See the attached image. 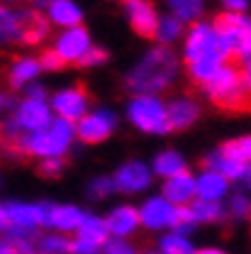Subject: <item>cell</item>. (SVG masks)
<instances>
[{
    "mask_svg": "<svg viewBox=\"0 0 251 254\" xmlns=\"http://www.w3.org/2000/svg\"><path fill=\"white\" fill-rule=\"evenodd\" d=\"M2 5H12V7H17V5H22V2H30V0H0Z\"/></svg>",
    "mask_w": 251,
    "mask_h": 254,
    "instance_id": "cell-44",
    "label": "cell"
},
{
    "mask_svg": "<svg viewBox=\"0 0 251 254\" xmlns=\"http://www.w3.org/2000/svg\"><path fill=\"white\" fill-rule=\"evenodd\" d=\"M49 2H51V0H30V7L37 10V12H44V10L49 7Z\"/></svg>",
    "mask_w": 251,
    "mask_h": 254,
    "instance_id": "cell-43",
    "label": "cell"
},
{
    "mask_svg": "<svg viewBox=\"0 0 251 254\" xmlns=\"http://www.w3.org/2000/svg\"><path fill=\"white\" fill-rule=\"evenodd\" d=\"M51 108L47 105V100H32L25 98L17 110L15 118L7 123V137H20V134H32L39 129H47L51 125Z\"/></svg>",
    "mask_w": 251,
    "mask_h": 254,
    "instance_id": "cell-7",
    "label": "cell"
},
{
    "mask_svg": "<svg viewBox=\"0 0 251 254\" xmlns=\"http://www.w3.org/2000/svg\"><path fill=\"white\" fill-rule=\"evenodd\" d=\"M166 115H168L171 129H183V127H190L200 118V108L190 98H178L171 105H166Z\"/></svg>",
    "mask_w": 251,
    "mask_h": 254,
    "instance_id": "cell-22",
    "label": "cell"
},
{
    "mask_svg": "<svg viewBox=\"0 0 251 254\" xmlns=\"http://www.w3.org/2000/svg\"><path fill=\"white\" fill-rule=\"evenodd\" d=\"M183 171H186V159L181 157L178 152H173V149H166V152H161L154 159V174L156 176L171 179V176L183 174Z\"/></svg>",
    "mask_w": 251,
    "mask_h": 254,
    "instance_id": "cell-28",
    "label": "cell"
},
{
    "mask_svg": "<svg viewBox=\"0 0 251 254\" xmlns=\"http://www.w3.org/2000/svg\"><path fill=\"white\" fill-rule=\"evenodd\" d=\"M83 210H78L76 205H44V227H56L61 232L68 230H78V225L83 220Z\"/></svg>",
    "mask_w": 251,
    "mask_h": 254,
    "instance_id": "cell-16",
    "label": "cell"
},
{
    "mask_svg": "<svg viewBox=\"0 0 251 254\" xmlns=\"http://www.w3.org/2000/svg\"><path fill=\"white\" fill-rule=\"evenodd\" d=\"M88 93L83 86H71V88H63L51 98V110L61 118V120H81L86 113H88Z\"/></svg>",
    "mask_w": 251,
    "mask_h": 254,
    "instance_id": "cell-12",
    "label": "cell"
},
{
    "mask_svg": "<svg viewBox=\"0 0 251 254\" xmlns=\"http://www.w3.org/2000/svg\"><path fill=\"white\" fill-rule=\"evenodd\" d=\"M122 12H125L129 27L144 39H154L158 22V10L151 0H122Z\"/></svg>",
    "mask_w": 251,
    "mask_h": 254,
    "instance_id": "cell-10",
    "label": "cell"
},
{
    "mask_svg": "<svg viewBox=\"0 0 251 254\" xmlns=\"http://www.w3.org/2000/svg\"><path fill=\"white\" fill-rule=\"evenodd\" d=\"M202 88H205L207 98L224 110H247V108H251V98L244 88L239 66H234L232 62L224 64Z\"/></svg>",
    "mask_w": 251,
    "mask_h": 254,
    "instance_id": "cell-3",
    "label": "cell"
},
{
    "mask_svg": "<svg viewBox=\"0 0 251 254\" xmlns=\"http://www.w3.org/2000/svg\"><path fill=\"white\" fill-rule=\"evenodd\" d=\"M7 210V220L10 227L15 230H34L39 225H44V203L39 205H25V203H10Z\"/></svg>",
    "mask_w": 251,
    "mask_h": 254,
    "instance_id": "cell-19",
    "label": "cell"
},
{
    "mask_svg": "<svg viewBox=\"0 0 251 254\" xmlns=\"http://www.w3.org/2000/svg\"><path fill=\"white\" fill-rule=\"evenodd\" d=\"M224 59H200V62H190L188 64V76L193 83H200V86H205L217 71H220L222 66H224Z\"/></svg>",
    "mask_w": 251,
    "mask_h": 254,
    "instance_id": "cell-29",
    "label": "cell"
},
{
    "mask_svg": "<svg viewBox=\"0 0 251 254\" xmlns=\"http://www.w3.org/2000/svg\"><path fill=\"white\" fill-rule=\"evenodd\" d=\"M51 34V25L44 17V12H37L32 7H25V32H22V44L37 47L44 44V39Z\"/></svg>",
    "mask_w": 251,
    "mask_h": 254,
    "instance_id": "cell-21",
    "label": "cell"
},
{
    "mask_svg": "<svg viewBox=\"0 0 251 254\" xmlns=\"http://www.w3.org/2000/svg\"><path fill=\"white\" fill-rule=\"evenodd\" d=\"M107 49H102V47H91L81 59H78V66H83V68H93V66H100V64H105L107 62Z\"/></svg>",
    "mask_w": 251,
    "mask_h": 254,
    "instance_id": "cell-33",
    "label": "cell"
},
{
    "mask_svg": "<svg viewBox=\"0 0 251 254\" xmlns=\"http://www.w3.org/2000/svg\"><path fill=\"white\" fill-rule=\"evenodd\" d=\"M183 59H186V64L200 62V59H224V62H229L212 20H198V22L186 27V34H183Z\"/></svg>",
    "mask_w": 251,
    "mask_h": 254,
    "instance_id": "cell-5",
    "label": "cell"
},
{
    "mask_svg": "<svg viewBox=\"0 0 251 254\" xmlns=\"http://www.w3.org/2000/svg\"><path fill=\"white\" fill-rule=\"evenodd\" d=\"M224 159H232V161H239V164H251V134L247 137H239V139H229L220 152Z\"/></svg>",
    "mask_w": 251,
    "mask_h": 254,
    "instance_id": "cell-30",
    "label": "cell"
},
{
    "mask_svg": "<svg viewBox=\"0 0 251 254\" xmlns=\"http://www.w3.org/2000/svg\"><path fill=\"white\" fill-rule=\"evenodd\" d=\"M244 181H247V186L251 189V166H247V171H244Z\"/></svg>",
    "mask_w": 251,
    "mask_h": 254,
    "instance_id": "cell-46",
    "label": "cell"
},
{
    "mask_svg": "<svg viewBox=\"0 0 251 254\" xmlns=\"http://www.w3.org/2000/svg\"><path fill=\"white\" fill-rule=\"evenodd\" d=\"M105 254H137V250L125 240H107L105 242Z\"/></svg>",
    "mask_w": 251,
    "mask_h": 254,
    "instance_id": "cell-37",
    "label": "cell"
},
{
    "mask_svg": "<svg viewBox=\"0 0 251 254\" xmlns=\"http://www.w3.org/2000/svg\"><path fill=\"white\" fill-rule=\"evenodd\" d=\"M127 118L129 123L149 134H166L171 132L168 125V115H166V105L158 100L156 95H137L129 108H127Z\"/></svg>",
    "mask_w": 251,
    "mask_h": 254,
    "instance_id": "cell-6",
    "label": "cell"
},
{
    "mask_svg": "<svg viewBox=\"0 0 251 254\" xmlns=\"http://www.w3.org/2000/svg\"><path fill=\"white\" fill-rule=\"evenodd\" d=\"M34 250L37 254H68V240H63L59 235H47L37 240Z\"/></svg>",
    "mask_w": 251,
    "mask_h": 254,
    "instance_id": "cell-32",
    "label": "cell"
},
{
    "mask_svg": "<svg viewBox=\"0 0 251 254\" xmlns=\"http://www.w3.org/2000/svg\"><path fill=\"white\" fill-rule=\"evenodd\" d=\"M44 17L49 20L51 27L59 30H68V27H78L83 25V5L78 0H51L49 7L44 10Z\"/></svg>",
    "mask_w": 251,
    "mask_h": 254,
    "instance_id": "cell-14",
    "label": "cell"
},
{
    "mask_svg": "<svg viewBox=\"0 0 251 254\" xmlns=\"http://www.w3.org/2000/svg\"><path fill=\"white\" fill-rule=\"evenodd\" d=\"M212 25L217 27L227 59L242 62L251 54V15L249 12H220Z\"/></svg>",
    "mask_w": 251,
    "mask_h": 254,
    "instance_id": "cell-4",
    "label": "cell"
},
{
    "mask_svg": "<svg viewBox=\"0 0 251 254\" xmlns=\"http://www.w3.org/2000/svg\"><path fill=\"white\" fill-rule=\"evenodd\" d=\"M10 230V220H7V210L5 205H0V232H7Z\"/></svg>",
    "mask_w": 251,
    "mask_h": 254,
    "instance_id": "cell-42",
    "label": "cell"
},
{
    "mask_svg": "<svg viewBox=\"0 0 251 254\" xmlns=\"http://www.w3.org/2000/svg\"><path fill=\"white\" fill-rule=\"evenodd\" d=\"M100 247H95L91 242H83V240H73L68 242V254H98Z\"/></svg>",
    "mask_w": 251,
    "mask_h": 254,
    "instance_id": "cell-40",
    "label": "cell"
},
{
    "mask_svg": "<svg viewBox=\"0 0 251 254\" xmlns=\"http://www.w3.org/2000/svg\"><path fill=\"white\" fill-rule=\"evenodd\" d=\"M220 5H222V12L239 15V12H249L251 0H220Z\"/></svg>",
    "mask_w": 251,
    "mask_h": 254,
    "instance_id": "cell-39",
    "label": "cell"
},
{
    "mask_svg": "<svg viewBox=\"0 0 251 254\" xmlns=\"http://www.w3.org/2000/svg\"><path fill=\"white\" fill-rule=\"evenodd\" d=\"M163 198L168 203L178 205V208L193 203V198H195V179L190 176L188 171L166 179V184H163Z\"/></svg>",
    "mask_w": 251,
    "mask_h": 254,
    "instance_id": "cell-17",
    "label": "cell"
},
{
    "mask_svg": "<svg viewBox=\"0 0 251 254\" xmlns=\"http://www.w3.org/2000/svg\"><path fill=\"white\" fill-rule=\"evenodd\" d=\"M168 15L178 17L183 25H193L198 20L205 17L207 10V0H163Z\"/></svg>",
    "mask_w": 251,
    "mask_h": 254,
    "instance_id": "cell-24",
    "label": "cell"
},
{
    "mask_svg": "<svg viewBox=\"0 0 251 254\" xmlns=\"http://www.w3.org/2000/svg\"><path fill=\"white\" fill-rule=\"evenodd\" d=\"M25 7H12L0 2V44H22Z\"/></svg>",
    "mask_w": 251,
    "mask_h": 254,
    "instance_id": "cell-15",
    "label": "cell"
},
{
    "mask_svg": "<svg viewBox=\"0 0 251 254\" xmlns=\"http://www.w3.org/2000/svg\"><path fill=\"white\" fill-rule=\"evenodd\" d=\"M39 73H42L39 59H34V57H17L15 62L10 64L7 81H10L12 88H27Z\"/></svg>",
    "mask_w": 251,
    "mask_h": 254,
    "instance_id": "cell-23",
    "label": "cell"
},
{
    "mask_svg": "<svg viewBox=\"0 0 251 254\" xmlns=\"http://www.w3.org/2000/svg\"><path fill=\"white\" fill-rule=\"evenodd\" d=\"M117 127V118L112 110L107 108H100V110H93V113H86L78 125H76V137L86 144H98L102 139H107Z\"/></svg>",
    "mask_w": 251,
    "mask_h": 254,
    "instance_id": "cell-9",
    "label": "cell"
},
{
    "mask_svg": "<svg viewBox=\"0 0 251 254\" xmlns=\"http://www.w3.org/2000/svg\"><path fill=\"white\" fill-rule=\"evenodd\" d=\"M105 225H107L110 235H115L117 240H125L129 235H134L137 227H139V210L132 208V205H120L107 215Z\"/></svg>",
    "mask_w": 251,
    "mask_h": 254,
    "instance_id": "cell-18",
    "label": "cell"
},
{
    "mask_svg": "<svg viewBox=\"0 0 251 254\" xmlns=\"http://www.w3.org/2000/svg\"><path fill=\"white\" fill-rule=\"evenodd\" d=\"M112 190H115L112 179H93L91 186H88V198H91V200H102V198H107Z\"/></svg>",
    "mask_w": 251,
    "mask_h": 254,
    "instance_id": "cell-35",
    "label": "cell"
},
{
    "mask_svg": "<svg viewBox=\"0 0 251 254\" xmlns=\"http://www.w3.org/2000/svg\"><path fill=\"white\" fill-rule=\"evenodd\" d=\"M39 66H42V71H59V68H63L66 64L54 54V49H47V52L39 57Z\"/></svg>",
    "mask_w": 251,
    "mask_h": 254,
    "instance_id": "cell-36",
    "label": "cell"
},
{
    "mask_svg": "<svg viewBox=\"0 0 251 254\" xmlns=\"http://www.w3.org/2000/svg\"><path fill=\"white\" fill-rule=\"evenodd\" d=\"M78 240L91 242V245H95V247H102V245L110 240V232H107L105 220L86 213L83 220H81V225H78Z\"/></svg>",
    "mask_w": 251,
    "mask_h": 254,
    "instance_id": "cell-26",
    "label": "cell"
},
{
    "mask_svg": "<svg viewBox=\"0 0 251 254\" xmlns=\"http://www.w3.org/2000/svg\"><path fill=\"white\" fill-rule=\"evenodd\" d=\"M239 73H242L244 88H247V93H249V98H251V54L239 62Z\"/></svg>",
    "mask_w": 251,
    "mask_h": 254,
    "instance_id": "cell-41",
    "label": "cell"
},
{
    "mask_svg": "<svg viewBox=\"0 0 251 254\" xmlns=\"http://www.w3.org/2000/svg\"><path fill=\"white\" fill-rule=\"evenodd\" d=\"M63 171V159L61 157H54V159H42V174L44 176H59Z\"/></svg>",
    "mask_w": 251,
    "mask_h": 254,
    "instance_id": "cell-38",
    "label": "cell"
},
{
    "mask_svg": "<svg viewBox=\"0 0 251 254\" xmlns=\"http://www.w3.org/2000/svg\"><path fill=\"white\" fill-rule=\"evenodd\" d=\"M139 222L147 225L149 230H166V227H176L181 222V208L168 203L163 195L149 198L142 210H139Z\"/></svg>",
    "mask_w": 251,
    "mask_h": 254,
    "instance_id": "cell-11",
    "label": "cell"
},
{
    "mask_svg": "<svg viewBox=\"0 0 251 254\" xmlns=\"http://www.w3.org/2000/svg\"><path fill=\"white\" fill-rule=\"evenodd\" d=\"M193 245L188 242V237L178 235V232H171V235H163L161 242H158V254H193Z\"/></svg>",
    "mask_w": 251,
    "mask_h": 254,
    "instance_id": "cell-31",
    "label": "cell"
},
{
    "mask_svg": "<svg viewBox=\"0 0 251 254\" xmlns=\"http://www.w3.org/2000/svg\"><path fill=\"white\" fill-rule=\"evenodd\" d=\"M190 222H217L224 218V208L220 203H210V200H195L186 205Z\"/></svg>",
    "mask_w": 251,
    "mask_h": 254,
    "instance_id": "cell-27",
    "label": "cell"
},
{
    "mask_svg": "<svg viewBox=\"0 0 251 254\" xmlns=\"http://www.w3.org/2000/svg\"><path fill=\"white\" fill-rule=\"evenodd\" d=\"M112 186H115V190H122V193L147 190L151 186V171L142 161H127L125 166H120L117 174L112 176Z\"/></svg>",
    "mask_w": 251,
    "mask_h": 254,
    "instance_id": "cell-13",
    "label": "cell"
},
{
    "mask_svg": "<svg viewBox=\"0 0 251 254\" xmlns=\"http://www.w3.org/2000/svg\"><path fill=\"white\" fill-rule=\"evenodd\" d=\"M0 254H10V250H7V245H5V242H0Z\"/></svg>",
    "mask_w": 251,
    "mask_h": 254,
    "instance_id": "cell-47",
    "label": "cell"
},
{
    "mask_svg": "<svg viewBox=\"0 0 251 254\" xmlns=\"http://www.w3.org/2000/svg\"><path fill=\"white\" fill-rule=\"evenodd\" d=\"M186 27H188V25H183L178 17H173V15H168V12H166V15H158L154 39H156V44H161V47H173L176 42L183 39Z\"/></svg>",
    "mask_w": 251,
    "mask_h": 254,
    "instance_id": "cell-25",
    "label": "cell"
},
{
    "mask_svg": "<svg viewBox=\"0 0 251 254\" xmlns=\"http://www.w3.org/2000/svg\"><path fill=\"white\" fill-rule=\"evenodd\" d=\"M229 213H232L234 218H239V220H247L251 215V200L244 193L232 195V200H229Z\"/></svg>",
    "mask_w": 251,
    "mask_h": 254,
    "instance_id": "cell-34",
    "label": "cell"
},
{
    "mask_svg": "<svg viewBox=\"0 0 251 254\" xmlns=\"http://www.w3.org/2000/svg\"><path fill=\"white\" fill-rule=\"evenodd\" d=\"M227 193H229V181L217 171L207 169L200 179H195V195H200V200L220 203Z\"/></svg>",
    "mask_w": 251,
    "mask_h": 254,
    "instance_id": "cell-20",
    "label": "cell"
},
{
    "mask_svg": "<svg viewBox=\"0 0 251 254\" xmlns=\"http://www.w3.org/2000/svg\"><path fill=\"white\" fill-rule=\"evenodd\" d=\"M5 103H7V100H5V95L0 93V108H2V105H5Z\"/></svg>",
    "mask_w": 251,
    "mask_h": 254,
    "instance_id": "cell-48",
    "label": "cell"
},
{
    "mask_svg": "<svg viewBox=\"0 0 251 254\" xmlns=\"http://www.w3.org/2000/svg\"><path fill=\"white\" fill-rule=\"evenodd\" d=\"M91 47H93L91 32L86 30L83 25L61 30L56 37H54V44H51L54 54H56L63 64H78V59H81Z\"/></svg>",
    "mask_w": 251,
    "mask_h": 254,
    "instance_id": "cell-8",
    "label": "cell"
},
{
    "mask_svg": "<svg viewBox=\"0 0 251 254\" xmlns=\"http://www.w3.org/2000/svg\"><path fill=\"white\" fill-rule=\"evenodd\" d=\"M193 254H224L220 250H212V247H207V250H200V252H193Z\"/></svg>",
    "mask_w": 251,
    "mask_h": 254,
    "instance_id": "cell-45",
    "label": "cell"
},
{
    "mask_svg": "<svg viewBox=\"0 0 251 254\" xmlns=\"http://www.w3.org/2000/svg\"><path fill=\"white\" fill-rule=\"evenodd\" d=\"M181 71V57L171 47H151L127 73L125 86L137 95H156L166 91Z\"/></svg>",
    "mask_w": 251,
    "mask_h": 254,
    "instance_id": "cell-1",
    "label": "cell"
},
{
    "mask_svg": "<svg viewBox=\"0 0 251 254\" xmlns=\"http://www.w3.org/2000/svg\"><path fill=\"white\" fill-rule=\"evenodd\" d=\"M76 137V127L71 125L68 120H51V125L47 129L32 132V134H20L17 144H20V154H32L39 159H54L63 157L71 147Z\"/></svg>",
    "mask_w": 251,
    "mask_h": 254,
    "instance_id": "cell-2",
    "label": "cell"
}]
</instances>
